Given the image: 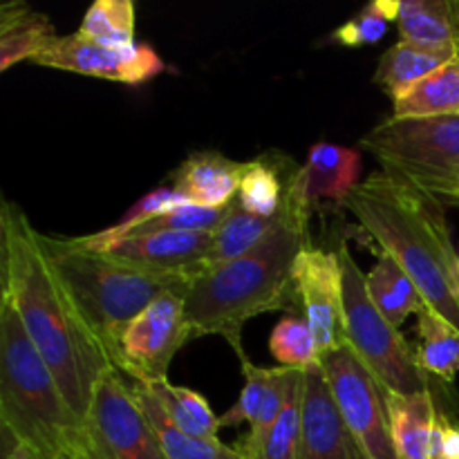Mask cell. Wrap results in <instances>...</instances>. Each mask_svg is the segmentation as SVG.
<instances>
[{"instance_id": "4", "label": "cell", "mask_w": 459, "mask_h": 459, "mask_svg": "<svg viewBox=\"0 0 459 459\" xmlns=\"http://www.w3.org/2000/svg\"><path fill=\"white\" fill-rule=\"evenodd\" d=\"M0 424L3 446L39 459H97L85 420L63 394L7 296H0Z\"/></svg>"}, {"instance_id": "15", "label": "cell", "mask_w": 459, "mask_h": 459, "mask_svg": "<svg viewBox=\"0 0 459 459\" xmlns=\"http://www.w3.org/2000/svg\"><path fill=\"white\" fill-rule=\"evenodd\" d=\"M245 161H233L218 151H197L170 173V186L186 202L200 206H227L236 200Z\"/></svg>"}, {"instance_id": "11", "label": "cell", "mask_w": 459, "mask_h": 459, "mask_svg": "<svg viewBox=\"0 0 459 459\" xmlns=\"http://www.w3.org/2000/svg\"><path fill=\"white\" fill-rule=\"evenodd\" d=\"M294 290L321 357L345 345V294L339 254L307 247L296 260Z\"/></svg>"}, {"instance_id": "29", "label": "cell", "mask_w": 459, "mask_h": 459, "mask_svg": "<svg viewBox=\"0 0 459 459\" xmlns=\"http://www.w3.org/2000/svg\"><path fill=\"white\" fill-rule=\"evenodd\" d=\"M269 350L282 368L307 370L321 363L316 339L303 316H285L269 336Z\"/></svg>"}, {"instance_id": "17", "label": "cell", "mask_w": 459, "mask_h": 459, "mask_svg": "<svg viewBox=\"0 0 459 459\" xmlns=\"http://www.w3.org/2000/svg\"><path fill=\"white\" fill-rule=\"evenodd\" d=\"M359 173H361L359 151L327 142L314 143L303 166L312 206L321 200L343 204L350 193L359 186Z\"/></svg>"}, {"instance_id": "13", "label": "cell", "mask_w": 459, "mask_h": 459, "mask_svg": "<svg viewBox=\"0 0 459 459\" xmlns=\"http://www.w3.org/2000/svg\"><path fill=\"white\" fill-rule=\"evenodd\" d=\"M300 459H366L336 408L321 363L305 370Z\"/></svg>"}, {"instance_id": "6", "label": "cell", "mask_w": 459, "mask_h": 459, "mask_svg": "<svg viewBox=\"0 0 459 459\" xmlns=\"http://www.w3.org/2000/svg\"><path fill=\"white\" fill-rule=\"evenodd\" d=\"M361 146L377 157L384 173L451 204L459 186V117H390L363 134Z\"/></svg>"}, {"instance_id": "31", "label": "cell", "mask_w": 459, "mask_h": 459, "mask_svg": "<svg viewBox=\"0 0 459 459\" xmlns=\"http://www.w3.org/2000/svg\"><path fill=\"white\" fill-rule=\"evenodd\" d=\"M303 393L305 370H299L291 385L290 402L282 411L281 420L269 433L255 459H300V421H303Z\"/></svg>"}, {"instance_id": "34", "label": "cell", "mask_w": 459, "mask_h": 459, "mask_svg": "<svg viewBox=\"0 0 459 459\" xmlns=\"http://www.w3.org/2000/svg\"><path fill=\"white\" fill-rule=\"evenodd\" d=\"M385 31H388V21L370 3L366 9H361L357 16L350 18L348 22H343L334 31V40L348 45V48H363V45H372L384 39Z\"/></svg>"}, {"instance_id": "5", "label": "cell", "mask_w": 459, "mask_h": 459, "mask_svg": "<svg viewBox=\"0 0 459 459\" xmlns=\"http://www.w3.org/2000/svg\"><path fill=\"white\" fill-rule=\"evenodd\" d=\"M39 240L115 370L119 341L130 323L160 296L186 294L195 278V273L160 272L90 249L81 238H54L39 231Z\"/></svg>"}, {"instance_id": "9", "label": "cell", "mask_w": 459, "mask_h": 459, "mask_svg": "<svg viewBox=\"0 0 459 459\" xmlns=\"http://www.w3.org/2000/svg\"><path fill=\"white\" fill-rule=\"evenodd\" d=\"M97 459H166L155 429L134 399L128 377L110 370L99 381L85 415Z\"/></svg>"}, {"instance_id": "35", "label": "cell", "mask_w": 459, "mask_h": 459, "mask_svg": "<svg viewBox=\"0 0 459 459\" xmlns=\"http://www.w3.org/2000/svg\"><path fill=\"white\" fill-rule=\"evenodd\" d=\"M435 459H459V426L453 424L444 412L437 415V444Z\"/></svg>"}, {"instance_id": "22", "label": "cell", "mask_w": 459, "mask_h": 459, "mask_svg": "<svg viewBox=\"0 0 459 459\" xmlns=\"http://www.w3.org/2000/svg\"><path fill=\"white\" fill-rule=\"evenodd\" d=\"M393 117H459V54L420 83L393 99Z\"/></svg>"}, {"instance_id": "37", "label": "cell", "mask_w": 459, "mask_h": 459, "mask_svg": "<svg viewBox=\"0 0 459 459\" xmlns=\"http://www.w3.org/2000/svg\"><path fill=\"white\" fill-rule=\"evenodd\" d=\"M453 13H455V25H457V36H459V0H453Z\"/></svg>"}, {"instance_id": "36", "label": "cell", "mask_w": 459, "mask_h": 459, "mask_svg": "<svg viewBox=\"0 0 459 459\" xmlns=\"http://www.w3.org/2000/svg\"><path fill=\"white\" fill-rule=\"evenodd\" d=\"M3 459H39L22 446H3Z\"/></svg>"}, {"instance_id": "25", "label": "cell", "mask_w": 459, "mask_h": 459, "mask_svg": "<svg viewBox=\"0 0 459 459\" xmlns=\"http://www.w3.org/2000/svg\"><path fill=\"white\" fill-rule=\"evenodd\" d=\"M273 152L263 157L245 161V173H242L240 188H238L236 200L245 211L258 218H276L285 204L287 188L290 184H282V166L285 160H273ZM294 182V179H291Z\"/></svg>"}, {"instance_id": "1", "label": "cell", "mask_w": 459, "mask_h": 459, "mask_svg": "<svg viewBox=\"0 0 459 459\" xmlns=\"http://www.w3.org/2000/svg\"><path fill=\"white\" fill-rule=\"evenodd\" d=\"M0 296L12 300L65 399L85 420L99 381L115 366L54 272L39 231L12 200L0 202Z\"/></svg>"}, {"instance_id": "32", "label": "cell", "mask_w": 459, "mask_h": 459, "mask_svg": "<svg viewBox=\"0 0 459 459\" xmlns=\"http://www.w3.org/2000/svg\"><path fill=\"white\" fill-rule=\"evenodd\" d=\"M227 206H200V204H182L178 209H170L157 218L146 220L133 231H128L126 238H142L152 236V233H170V231H200L213 233L220 227V222L227 215ZM124 238V240H126Z\"/></svg>"}, {"instance_id": "2", "label": "cell", "mask_w": 459, "mask_h": 459, "mask_svg": "<svg viewBox=\"0 0 459 459\" xmlns=\"http://www.w3.org/2000/svg\"><path fill=\"white\" fill-rule=\"evenodd\" d=\"M309 211L307 182L299 169L287 188L281 224L240 258L195 273L184 294L191 339L220 334L236 350L238 359L247 361L240 343L245 323L296 303L294 269L299 255L309 247Z\"/></svg>"}, {"instance_id": "14", "label": "cell", "mask_w": 459, "mask_h": 459, "mask_svg": "<svg viewBox=\"0 0 459 459\" xmlns=\"http://www.w3.org/2000/svg\"><path fill=\"white\" fill-rule=\"evenodd\" d=\"M211 245H213V233L170 231L126 238L106 249V254L143 264V267L160 269V272L197 273L204 269Z\"/></svg>"}, {"instance_id": "21", "label": "cell", "mask_w": 459, "mask_h": 459, "mask_svg": "<svg viewBox=\"0 0 459 459\" xmlns=\"http://www.w3.org/2000/svg\"><path fill=\"white\" fill-rule=\"evenodd\" d=\"M366 285L372 303L397 330L406 323L408 316L412 314L420 316L424 309H429L411 276L388 254L379 251V260L370 269V273H366Z\"/></svg>"}, {"instance_id": "10", "label": "cell", "mask_w": 459, "mask_h": 459, "mask_svg": "<svg viewBox=\"0 0 459 459\" xmlns=\"http://www.w3.org/2000/svg\"><path fill=\"white\" fill-rule=\"evenodd\" d=\"M186 341H191L184 294L170 291L148 305L124 332L117 350V370L130 381L160 384L169 379V366Z\"/></svg>"}, {"instance_id": "20", "label": "cell", "mask_w": 459, "mask_h": 459, "mask_svg": "<svg viewBox=\"0 0 459 459\" xmlns=\"http://www.w3.org/2000/svg\"><path fill=\"white\" fill-rule=\"evenodd\" d=\"M457 54L459 48L435 49L399 40L381 56L375 72V83H379L384 92L390 94V99H397L421 79L453 61Z\"/></svg>"}, {"instance_id": "19", "label": "cell", "mask_w": 459, "mask_h": 459, "mask_svg": "<svg viewBox=\"0 0 459 459\" xmlns=\"http://www.w3.org/2000/svg\"><path fill=\"white\" fill-rule=\"evenodd\" d=\"M130 388H133V394L139 406H142L143 415L148 417V421L155 429L166 459H247L236 446L220 442V437L197 439L188 437L182 430L175 429V424L161 408L160 399L152 394V390L146 384L130 381Z\"/></svg>"}, {"instance_id": "7", "label": "cell", "mask_w": 459, "mask_h": 459, "mask_svg": "<svg viewBox=\"0 0 459 459\" xmlns=\"http://www.w3.org/2000/svg\"><path fill=\"white\" fill-rule=\"evenodd\" d=\"M336 254L343 272L345 343L357 352L385 393L406 397L430 393V377L421 370L415 348L408 345L402 332L372 303L366 273L350 254L348 242L341 240Z\"/></svg>"}, {"instance_id": "26", "label": "cell", "mask_w": 459, "mask_h": 459, "mask_svg": "<svg viewBox=\"0 0 459 459\" xmlns=\"http://www.w3.org/2000/svg\"><path fill=\"white\" fill-rule=\"evenodd\" d=\"M415 354L421 370L442 381H455L459 375V332L430 309L417 316Z\"/></svg>"}, {"instance_id": "27", "label": "cell", "mask_w": 459, "mask_h": 459, "mask_svg": "<svg viewBox=\"0 0 459 459\" xmlns=\"http://www.w3.org/2000/svg\"><path fill=\"white\" fill-rule=\"evenodd\" d=\"M148 388L160 399L161 408H164L169 420L175 424V429H179L188 437H218L220 429H222L220 426V417H215L209 402L200 393H195L191 388H184V385H173L169 379L148 385Z\"/></svg>"}, {"instance_id": "8", "label": "cell", "mask_w": 459, "mask_h": 459, "mask_svg": "<svg viewBox=\"0 0 459 459\" xmlns=\"http://www.w3.org/2000/svg\"><path fill=\"white\" fill-rule=\"evenodd\" d=\"M336 408L366 459H397L388 393L348 343L321 357Z\"/></svg>"}, {"instance_id": "18", "label": "cell", "mask_w": 459, "mask_h": 459, "mask_svg": "<svg viewBox=\"0 0 459 459\" xmlns=\"http://www.w3.org/2000/svg\"><path fill=\"white\" fill-rule=\"evenodd\" d=\"M56 39V30L45 13L18 0L4 3L0 7V72L21 61H36Z\"/></svg>"}, {"instance_id": "12", "label": "cell", "mask_w": 459, "mask_h": 459, "mask_svg": "<svg viewBox=\"0 0 459 459\" xmlns=\"http://www.w3.org/2000/svg\"><path fill=\"white\" fill-rule=\"evenodd\" d=\"M36 65L54 70L74 72L83 76H97L106 81H119L126 85H139L164 72V61L151 45L130 48H106L76 34L58 36L48 52L36 58Z\"/></svg>"}, {"instance_id": "24", "label": "cell", "mask_w": 459, "mask_h": 459, "mask_svg": "<svg viewBox=\"0 0 459 459\" xmlns=\"http://www.w3.org/2000/svg\"><path fill=\"white\" fill-rule=\"evenodd\" d=\"M281 220L282 211L276 218H258V215H251L249 211L242 209L240 202L233 200L220 227L213 231V245H211V254L204 267H215V264L240 258L242 254L254 249L258 242H263L281 224Z\"/></svg>"}, {"instance_id": "38", "label": "cell", "mask_w": 459, "mask_h": 459, "mask_svg": "<svg viewBox=\"0 0 459 459\" xmlns=\"http://www.w3.org/2000/svg\"><path fill=\"white\" fill-rule=\"evenodd\" d=\"M451 204H455V206H459V186L455 188V193H453V200H451Z\"/></svg>"}, {"instance_id": "28", "label": "cell", "mask_w": 459, "mask_h": 459, "mask_svg": "<svg viewBox=\"0 0 459 459\" xmlns=\"http://www.w3.org/2000/svg\"><path fill=\"white\" fill-rule=\"evenodd\" d=\"M79 34L106 48L134 45V4L130 0H97L81 21Z\"/></svg>"}, {"instance_id": "33", "label": "cell", "mask_w": 459, "mask_h": 459, "mask_svg": "<svg viewBox=\"0 0 459 459\" xmlns=\"http://www.w3.org/2000/svg\"><path fill=\"white\" fill-rule=\"evenodd\" d=\"M242 375H245V388H242L238 402L220 417V426L229 429V426H240L242 421H249L254 424V420L258 417L260 408H263L264 397H267V390L272 385L273 375H276V368H258L247 359L240 361Z\"/></svg>"}, {"instance_id": "3", "label": "cell", "mask_w": 459, "mask_h": 459, "mask_svg": "<svg viewBox=\"0 0 459 459\" xmlns=\"http://www.w3.org/2000/svg\"><path fill=\"white\" fill-rule=\"evenodd\" d=\"M343 206L411 276L430 312L459 332V254L442 202L379 170L359 182Z\"/></svg>"}, {"instance_id": "30", "label": "cell", "mask_w": 459, "mask_h": 459, "mask_svg": "<svg viewBox=\"0 0 459 459\" xmlns=\"http://www.w3.org/2000/svg\"><path fill=\"white\" fill-rule=\"evenodd\" d=\"M296 375H299V370H291V368L282 366L276 368V375H273L272 385H269L267 397H264L258 417H255L254 424H251L249 433H247L245 437H240V442L236 444L238 451H240L247 459H255L260 448H263V444L267 442L273 426L281 420L282 411H285L287 402H290L291 385H294Z\"/></svg>"}, {"instance_id": "23", "label": "cell", "mask_w": 459, "mask_h": 459, "mask_svg": "<svg viewBox=\"0 0 459 459\" xmlns=\"http://www.w3.org/2000/svg\"><path fill=\"white\" fill-rule=\"evenodd\" d=\"M397 25L402 40L424 48H459L453 0H399Z\"/></svg>"}, {"instance_id": "16", "label": "cell", "mask_w": 459, "mask_h": 459, "mask_svg": "<svg viewBox=\"0 0 459 459\" xmlns=\"http://www.w3.org/2000/svg\"><path fill=\"white\" fill-rule=\"evenodd\" d=\"M388 411L397 459H435L439 411L433 394L406 397L388 393Z\"/></svg>"}]
</instances>
